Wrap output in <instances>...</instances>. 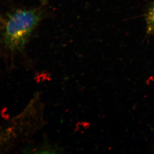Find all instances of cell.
Instances as JSON below:
<instances>
[{"instance_id": "1", "label": "cell", "mask_w": 154, "mask_h": 154, "mask_svg": "<svg viewBox=\"0 0 154 154\" xmlns=\"http://www.w3.org/2000/svg\"><path fill=\"white\" fill-rule=\"evenodd\" d=\"M36 10H18L9 14L4 25L3 37L5 45L12 51H21L40 20Z\"/></svg>"}, {"instance_id": "2", "label": "cell", "mask_w": 154, "mask_h": 154, "mask_svg": "<svg viewBox=\"0 0 154 154\" xmlns=\"http://www.w3.org/2000/svg\"><path fill=\"white\" fill-rule=\"evenodd\" d=\"M147 31L149 34L154 33V3L148 9L146 15Z\"/></svg>"}]
</instances>
